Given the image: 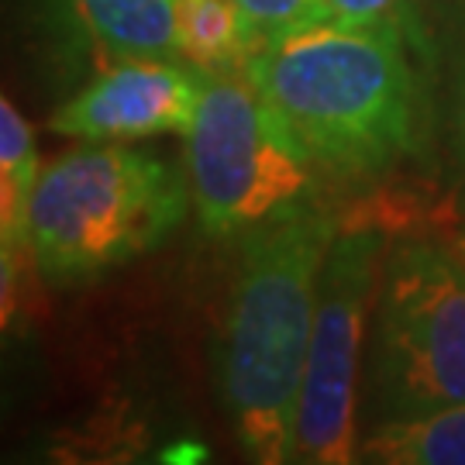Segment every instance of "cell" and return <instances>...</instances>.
I'll list each match as a JSON object with an SVG mask.
<instances>
[{
    "mask_svg": "<svg viewBox=\"0 0 465 465\" xmlns=\"http://www.w3.org/2000/svg\"><path fill=\"white\" fill-rule=\"evenodd\" d=\"M249 69L331 180H382L420 145L428 100L400 17H317L266 42Z\"/></svg>",
    "mask_w": 465,
    "mask_h": 465,
    "instance_id": "1",
    "label": "cell"
},
{
    "mask_svg": "<svg viewBox=\"0 0 465 465\" xmlns=\"http://www.w3.org/2000/svg\"><path fill=\"white\" fill-rule=\"evenodd\" d=\"M334 234L338 217L314 200L238 238L217 341V390L252 462H293L321 269Z\"/></svg>",
    "mask_w": 465,
    "mask_h": 465,
    "instance_id": "2",
    "label": "cell"
},
{
    "mask_svg": "<svg viewBox=\"0 0 465 465\" xmlns=\"http://www.w3.org/2000/svg\"><path fill=\"white\" fill-rule=\"evenodd\" d=\"M193 211L186 169L142 149L84 142L42 166L28 245L38 280L86 286L159 249Z\"/></svg>",
    "mask_w": 465,
    "mask_h": 465,
    "instance_id": "3",
    "label": "cell"
},
{
    "mask_svg": "<svg viewBox=\"0 0 465 465\" xmlns=\"http://www.w3.org/2000/svg\"><path fill=\"white\" fill-rule=\"evenodd\" d=\"M183 169L200 232L242 238L317 200V166L252 69L207 76L183 132Z\"/></svg>",
    "mask_w": 465,
    "mask_h": 465,
    "instance_id": "4",
    "label": "cell"
},
{
    "mask_svg": "<svg viewBox=\"0 0 465 465\" xmlns=\"http://www.w3.org/2000/svg\"><path fill=\"white\" fill-rule=\"evenodd\" d=\"M376 424L465 403V255L451 238L390 242L369 331Z\"/></svg>",
    "mask_w": 465,
    "mask_h": 465,
    "instance_id": "5",
    "label": "cell"
},
{
    "mask_svg": "<svg viewBox=\"0 0 465 465\" xmlns=\"http://www.w3.org/2000/svg\"><path fill=\"white\" fill-rule=\"evenodd\" d=\"M390 249L386 232L362 224L334 234L317 290L311 351L300 386L293 462L341 465L359 462V380L362 349L372 331L382 259Z\"/></svg>",
    "mask_w": 465,
    "mask_h": 465,
    "instance_id": "6",
    "label": "cell"
},
{
    "mask_svg": "<svg viewBox=\"0 0 465 465\" xmlns=\"http://www.w3.org/2000/svg\"><path fill=\"white\" fill-rule=\"evenodd\" d=\"M203 86L207 76L180 59H124L80 86L49 117V128L97 145L186 132Z\"/></svg>",
    "mask_w": 465,
    "mask_h": 465,
    "instance_id": "7",
    "label": "cell"
},
{
    "mask_svg": "<svg viewBox=\"0 0 465 465\" xmlns=\"http://www.w3.org/2000/svg\"><path fill=\"white\" fill-rule=\"evenodd\" d=\"M407 38L417 52L428 128L445 159L451 197L465 217V0H428V15H414Z\"/></svg>",
    "mask_w": 465,
    "mask_h": 465,
    "instance_id": "8",
    "label": "cell"
},
{
    "mask_svg": "<svg viewBox=\"0 0 465 465\" xmlns=\"http://www.w3.org/2000/svg\"><path fill=\"white\" fill-rule=\"evenodd\" d=\"M55 11L97 73L124 59H180L176 0H55Z\"/></svg>",
    "mask_w": 465,
    "mask_h": 465,
    "instance_id": "9",
    "label": "cell"
},
{
    "mask_svg": "<svg viewBox=\"0 0 465 465\" xmlns=\"http://www.w3.org/2000/svg\"><path fill=\"white\" fill-rule=\"evenodd\" d=\"M176 52L203 76H221L249 66L259 42L234 0H176Z\"/></svg>",
    "mask_w": 465,
    "mask_h": 465,
    "instance_id": "10",
    "label": "cell"
},
{
    "mask_svg": "<svg viewBox=\"0 0 465 465\" xmlns=\"http://www.w3.org/2000/svg\"><path fill=\"white\" fill-rule=\"evenodd\" d=\"M38 149L25 114L0 100V259H32L28 221L38 190Z\"/></svg>",
    "mask_w": 465,
    "mask_h": 465,
    "instance_id": "11",
    "label": "cell"
},
{
    "mask_svg": "<svg viewBox=\"0 0 465 465\" xmlns=\"http://www.w3.org/2000/svg\"><path fill=\"white\" fill-rule=\"evenodd\" d=\"M359 462L376 465H465V403L386 420L359 438Z\"/></svg>",
    "mask_w": 465,
    "mask_h": 465,
    "instance_id": "12",
    "label": "cell"
},
{
    "mask_svg": "<svg viewBox=\"0 0 465 465\" xmlns=\"http://www.w3.org/2000/svg\"><path fill=\"white\" fill-rule=\"evenodd\" d=\"M234 4L242 7L259 49L300 25L324 17V0H234Z\"/></svg>",
    "mask_w": 465,
    "mask_h": 465,
    "instance_id": "13",
    "label": "cell"
},
{
    "mask_svg": "<svg viewBox=\"0 0 465 465\" xmlns=\"http://www.w3.org/2000/svg\"><path fill=\"white\" fill-rule=\"evenodd\" d=\"M407 0H324V17L334 21H376L390 17Z\"/></svg>",
    "mask_w": 465,
    "mask_h": 465,
    "instance_id": "14",
    "label": "cell"
},
{
    "mask_svg": "<svg viewBox=\"0 0 465 465\" xmlns=\"http://www.w3.org/2000/svg\"><path fill=\"white\" fill-rule=\"evenodd\" d=\"M163 459L166 462H197V459H203V449L200 445H173Z\"/></svg>",
    "mask_w": 465,
    "mask_h": 465,
    "instance_id": "15",
    "label": "cell"
},
{
    "mask_svg": "<svg viewBox=\"0 0 465 465\" xmlns=\"http://www.w3.org/2000/svg\"><path fill=\"white\" fill-rule=\"evenodd\" d=\"M451 242H455V245H459V252L465 255V224H459V228L451 232Z\"/></svg>",
    "mask_w": 465,
    "mask_h": 465,
    "instance_id": "16",
    "label": "cell"
}]
</instances>
